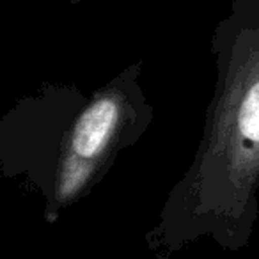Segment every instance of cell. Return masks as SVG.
<instances>
[{
  "instance_id": "6da1fadb",
  "label": "cell",
  "mask_w": 259,
  "mask_h": 259,
  "mask_svg": "<svg viewBox=\"0 0 259 259\" xmlns=\"http://www.w3.org/2000/svg\"><path fill=\"white\" fill-rule=\"evenodd\" d=\"M117 119V105L110 100L94 103L80 117L73 135V148L80 156H93L103 148Z\"/></svg>"
},
{
  "instance_id": "7a4b0ae2",
  "label": "cell",
  "mask_w": 259,
  "mask_h": 259,
  "mask_svg": "<svg viewBox=\"0 0 259 259\" xmlns=\"http://www.w3.org/2000/svg\"><path fill=\"white\" fill-rule=\"evenodd\" d=\"M240 130L245 139L259 142V82L248 89L240 108Z\"/></svg>"
}]
</instances>
